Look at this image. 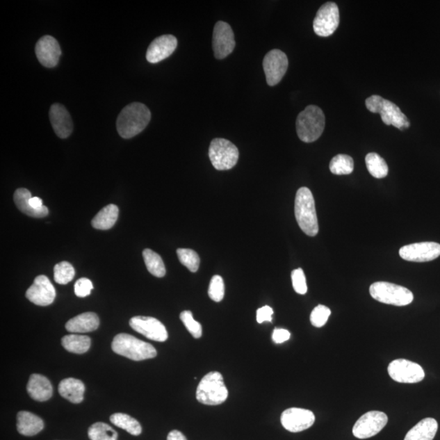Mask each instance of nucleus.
Wrapping results in <instances>:
<instances>
[{"instance_id":"43","label":"nucleus","mask_w":440,"mask_h":440,"mask_svg":"<svg viewBox=\"0 0 440 440\" xmlns=\"http://www.w3.org/2000/svg\"><path fill=\"white\" fill-rule=\"evenodd\" d=\"M29 204L36 210H41L45 207V206L42 204L41 198L37 197H31L29 199Z\"/></svg>"},{"instance_id":"3","label":"nucleus","mask_w":440,"mask_h":440,"mask_svg":"<svg viewBox=\"0 0 440 440\" xmlns=\"http://www.w3.org/2000/svg\"><path fill=\"white\" fill-rule=\"evenodd\" d=\"M325 117L323 110L316 106H307L297 117L298 136L305 143H312L323 135Z\"/></svg>"},{"instance_id":"19","label":"nucleus","mask_w":440,"mask_h":440,"mask_svg":"<svg viewBox=\"0 0 440 440\" xmlns=\"http://www.w3.org/2000/svg\"><path fill=\"white\" fill-rule=\"evenodd\" d=\"M178 41L170 35L159 36L148 47L146 59L149 63L156 64L169 58L176 51Z\"/></svg>"},{"instance_id":"26","label":"nucleus","mask_w":440,"mask_h":440,"mask_svg":"<svg viewBox=\"0 0 440 440\" xmlns=\"http://www.w3.org/2000/svg\"><path fill=\"white\" fill-rule=\"evenodd\" d=\"M31 197V193L28 189L18 188L14 193V202H15L18 209L28 216L44 218L49 215V211L47 206L41 210H36L29 204V199Z\"/></svg>"},{"instance_id":"5","label":"nucleus","mask_w":440,"mask_h":440,"mask_svg":"<svg viewBox=\"0 0 440 440\" xmlns=\"http://www.w3.org/2000/svg\"><path fill=\"white\" fill-rule=\"evenodd\" d=\"M228 396L224 377L219 372L207 373L197 388V400L202 405H220L225 403Z\"/></svg>"},{"instance_id":"32","label":"nucleus","mask_w":440,"mask_h":440,"mask_svg":"<svg viewBox=\"0 0 440 440\" xmlns=\"http://www.w3.org/2000/svg\"><path fill=\"white\" fill-rule=\"evenodd\" d=\"M329 170L338 176L352 174L354 170V161L348 155L339 154L331 160Z\"/></svg>"},{"instance_id":"38","label":"nucleus","mask_w":440,"mask_h":440,"mask_svg":"<svg viewBox=\"0 0 440 440\" xmlns=\"http://www.w3.org/2000/svg\"><path fill=\"white\" fill-rule=\"evenodd\" d=\"M331 311L329 307L324 305H318L311 311L310 320L312 325L316 328L323 327L327 323Z\"/></svg>"},{"instance_id":"37","label":"nucleus","mask_w":440,"mask_h":440,"mask_svg":"<svg viewBox=\"0 0 440 440\" xmlns=\"http://www.w3.org/2000/svg\"><path fill=\"white\" fill-rule=\"evenodd\" d=\"M181 320L193 338L200 339L202 337V325L194 320L190 311H184L181 312Z\"/></svg>"},{"instance_id":"23","label":"nucleus","mask_w":440,"mask_h":440,"mask_svg":"<svg viewBox=\"0 0 440 440\" xmlns=\"http://www.w3.org/2000/svg\"><path fill=\"white\" fill-rule=\"evenodd\" d=\"M44 427V421L39 416L30 413V412H19L17 428L21 434L25 435V437H34L42 432Z\"/></svg>"},{"instance_id":"20","label":"nucleus","mask_w":440,"mask_h":440,"mask_svg":"<svg viewBox=\"0 0 440 440\" xmlns=\"http://www.w3.org/2000/svg\"><path fill=\"white\" fill-rule=\"evenodd\" d=\"M49 117L51 126L56 136L65 139L72 133L74 125L69 112L60 104H54L51 106Z\"/></svg>"},{"instance_id":"14","label":"nucleus","mask_w":440,"mask_h":440,"mask_svg":"<svg viewBox=\"0 0 440 440\" xmlns=\"http://www.w3.org/2000/svg\"><path fill=\"white\" fill-rule=\"evenodd\" d=\"M400 256L410 262L432 261L440 256V245L432 241L407 245L400 248Z\"/></svg>"},{"instance_id":"9","label":"nucleus","mask_w":440,"mask_h":440,"mask_svg":"<svg viewBox=\"0 0 440 440\" xmlns=\"http://www.w3.org/2000/svg\"><path fill=\"white\" fill-rule=\"evenodd\" d=\"M339 9L335 3L323 4L317 12L313 22V30L320 37L332 35L339 26Z\"/></svg>"},{"instance_id":"21","label":"nucleus","mask_w":440,"mask_h":440,"mask_svg":"<svg viewBox=\"0 0 440 440\" xmlns=\"http://www.w3.org/2000/svg\"><path fill=\"white\" fill-rule=\"evenodd\" d=\"M27 391L33 400L44 402L53 396L54 388L46 377L35 373L28 382Z\"/></svg>"},{"instance_id":"8","label":"nucleus","mask_w":440,"mask_h":440,"mask_svg":"<svg viewBox=\"0 0 440 440\" xmlns=\"http://www.w3.org/2000/svg\"><path fill=\"white\" fill-rule=\"evenodd\" d=\"M209 158L213 167L216 170H230L238 162L239 151L231 141L216 138L211 141Z\"/></svg>"},{"instance_id":"40","label":"nucleus","mask_w":440,"mask_h":440,"mask_svg":"<svg viewBox=\"0 0 440 440\" xmlns=\"http://www.w3.org/2000/svg\"><path fill=\"white\" fill-rule=\"evenodd\" d=\"M93 290L92 282L88 278H80L75 283L74 293L79 298H85L91 295Z\"/></svg>"},{"instance_id":"17","label":"nucleus","mask_w":440,"mask_h":440,"mask_svg":"<svg viewBox=\"0 0 440 440\" xmlns=\"http://www.w3.org/2000/svg\"><path fill=\"white\" fill-rule=\"evenodd\" d=\"M56 293L49 278L41 275L35 279L33 285L28 288L26 297L38 306H49L54 302Z\"/></svg>"},{"instance_id":"11","label":"nucleus","mask_w":440,"mask_h":440,"mask_svg":"<svg viewBox=\"0 0 440 440\" xmlns=\"http://www.w3.org/2000/svg\"><path fill=\"white\" fill-rule=\"evenodd\" d=\"M388 373L392 380L400 383H417L422 382L425 377L422 366L405 359L392 361L388 366Z\"/></svg>"},{"instance_id":"41","label":"nucleus","mask_w":440,"mask_h":440,"mask_svg":"<svg viewBox=\"0 0 440 440\" xmlns=\"http://www.w3.org/2000/svg\"><path fill=\"white\" fill-rule=\"evenodd\" d=\"M273 309L271 307L264 306L260 307L257 310V323L262 324L263 323H272Z\"/></svg>"},{"instance_id":"4","label":"nucleus","mask_w":440,"mask_h":440,"mask_svg":"<svg viewBox=\"0 0 440 440\" xmlns=\"http://www.w3.org/2000/svg\"><path fill=\"white\" fill-rule=\"evenodd\" d=\"M112 350L116 354L135 361H145L157 357V351L153 345L127 334L115 336L112 342Z\"/></svg>"},{"instance_id":"36","label":"nucleus","mask_w":440,"mask_h":440,"mask_svg":"<svg viewBox=\"0 0 440 440\" xmlns=\"http://www.w3.org/2000/svg\"><path fill=\"white\" fill-rule=\"evenodd\" d=\"M225 291L223 278L218 275L213 277L210 282L209 290H208V295H209L211 300L216 302H221L224 299Z\"/></svg>"},{"instance_id":"1","label":"nucleus","mask_w":440,"mask_h":440,"mask_svg":"<svg viewBox=\"0 0 440 440\" xmlns=\"http://www.w3.org/2000/svg\"><path fill=\"white\" fill-rule=\"evenodd\" d=\"M151 113L144 104L134 102L126 106L118 115L117 129L122 138L131 139L143 131L149 124Z\"/></svg>"},{"instance_id":"39","label":"nucleus","mask_w":440,"mask_h":440,"mask_svg":"<svg viewBox=\"0 0 440 440\" xmlns=\"http://www.w3.org/2000/svg\"><path fill=\"white\" fill-rule=\"evenodd\" d=\"M293 290L300 295H305L307 292L306 277L302 268L295 269L291 273Z\"/></svg>"},{"instance_id":"18","label":"nucleus","mask_w":440,"mask_h":440,"mask_svg":"<svg viewBox=\"0 0 440 440\" xmlns=\"http://www.w3.org/2000/svg\"><path fill=\"white\" fill-rule=\"evenodd\" d=\"M35 54L42 65L47 68H54L59 63L61 56L60 47L53 36L45 35L38 41Z\"/></svg>"},{"instance_id":"16","label":"nucleus","mask_w":440,"mask_h":440,"mask_svg":"<svg viewBox=\"0 0 440 440\" xmlns=\"http://www.w3.org/2000/svg\"><path fill=\"white\" fill-rule=\"evenodd\" d=\"M315 415L311 411L291 408L283 412L281 423L288 432L298 433L312 427L315 423Z\"/></svg>"},{"instance_id":"35","label":"nucleus","mask_w":440,"mask_h":440,"mask_svg":"<svg viewBox=\"0 0 440 440\" xmlns=\"http://www.w3.org/2000/svg\"><path fill=\"white\" fill-rule=\"evenodd\" d=\"M74 276V268L68 262H60L54 267V280L60 285H66L73 280Z\"/></svg>"},{"instance_id":"10","label":"nucleus","mask_w":440,"mask_h":440,"mask_svg":"<svg viewBox=\"0 0 440 440\" xmlns=\"http://www.w3.org/2000/svg\"><path fill=\"white\" fill-rule=\"evenodd\" d=\"M387 422V415L383 412H368L354 425L352 433L357 439L371 438L380 433L386 427Z\"/></svg>"},{"instance_id":"27","label":"nucleus","mask_w":440,"mask_h":440,"mask_svg":"<svg viewBox=\"0 0 440 440\" xmlns=\"http://www.w3.org/2000/svg\"><path fill=\"white\" fill-rule=\"evenodd\" d=\"M120 210L115 205H108L103 208L98 214L94 217L92 225L94 229L99 230H108L115 226Z\"/></svg>"},{"instance_id":"2","label":"nucleus","mask_w":440,"mask_h":440,"mask_svg":"<svg viewBox=\"0 0 440 440\" xmlns=\"http://www.w3.org/2000/svg\"><path fill=\"white\" fill-rule=\"evenodd\" d=\"M295 214L298 225L307 236H315L319 231L313 195L309 188L298 190L295 197Z\"/></svg>"},{"instance_id":"33","label":"nucleus","mask_w":440,"mask_h":440,"mask_svg":"<svg viewBox=\"0 0 440 440\" xmlns=\"http://www.w3.org/2000/svg\"><path fill=\"white\" fill-rule=\"evenodd\" d=\"M88 437L91 440H117V433L111 425L97 423L88 429Z\"/></svg>"},{"instance_id":"30","label":"nucleus","mask_w":440,"mask_h":440,"mask_svg":"<svg viewBox=\"0 0 440 440\" xmlns=\"http://www.w3.org/2000/svg\"><path fill=\"white\" fill-rule=\"evenodd\" d=\"M145 263L148 271L156 277H163L165 275V264L160 255L152 250L145 249L143 252Z\"/></svg>"},{"instance_id":"31","label":"nucleus","mask_w":440,"mask_h":440,"mask_svg":"<svg viewBox=\"0 0 440 440\" xmlns=\"http://www.w3.org/2000/svg\"><path fill=\"white\" fill-rule=\"evenodd\" d=\"M368 172L375 178H385L388 174V165L381 156L375 153L368 154L366 157Z\"/></svg>"},{"instance_id":"25","label":"nucleus","mask_w":440,"mask_h":440,"mask_svg":"<svg viewBox=\"0 0 440 440\" xmlns=\"http://www.w3.org/2000/svg\"><path fill=\"white\" fill-rule=\"evenodd\" d=\"M438 430L437 421L425 418L407 433L405 440H433Z\"/></svg>"},{"instance_id":"6","label":"nucleus","mask_w":440,"mask_h":440,"mask_svg":"<svg viewBox=\"0 0 440 440\" xmlns=\"http://www.w3.org/2000/svg\"><path fill=\"white\" fill-rule=\"evenodd\" d=\"M366 106L370 112L380 113L383 124L386 125L394 126L400 131L408 129L410 127L408 117L396 104L377 95L368 97Z\"/></svg>"},{"instance_id":"22","label":"nucleus","mask_w":440,"mask_h":440,"mask_svg":"<svg viewBox=\"0 0 440 440\" xmlns=\"http://www.w3.org/2000/svg\"><path fill=\"white\" fill-rule=\"evenodd\" d=\"M100 325V320L94 312H85L70 319L65 325L69 332L85 334L97 330Z\"/></svg>"},{"instance_id":"24","label":"nucleus","mask_w":440,"mask_h":440,"mask_svg":"<svg viewBox=\"0 0 440 440\" xmlns=\"http://www.w3.org/2000/svg\"><path fill=\"white\" fill-rule=\"evenodd\" d=\"M58 391L63 398L73 404H79L83 400L85 386L82 381L76 378H65L60 382Z\"/></svg>"},{"instance_id":"29","label":"nucleus","mask_w":440,"mask_h":440,"mask_svg":"<svg viewBox=\"0 0 440 440\" xmlns=\"http://www.w3.org/2000/svg\"><path fill=\"white\" fill-rule=\"evenodd\" d=\"M110 419L111 422L116 427L126 430V432L135 435V437L142 433V427L138 421L129 415L117 413L111 415Z\"/></svg>"},{"instance_id":"13","label":"nucleus","mask_w":440,"mask_h":440,"mask_svg":"<svg viewBox=\"0 0 440 440\" xmlns=\"http://www.w3.org/2000/svg\"><path fill=\"white\" fill-rule=\"evenodd\" d=\"M236 46L234 33L228 23L218 22L213 32L212 47L215 56L221 60L233 53Z\"/></svg>"},{"instance_id":"12","label":"nucleus","mask_w":440,"mask_h":440,"mask_svg":"<svg viewBox=\"0 0 440 440\" xmlns=\"http://www.w3.org/2000/svg\"><path fill=\"white\" fill-rule=\"evenodd\" d=\"M288 65L287 56L281 50L273 49L264 56L263 66L269 86H276L282 81Z\"/></svg>"},{"instance_id":"44","label":"nucleus","mask_w":440,"mask_h":440,"mask_svg":"<svg viewBox=\"0 0 440 440\" xmlns=\"http://www.w3.org/2000/svg\"><path fill=\"white\" fill-rule=\"evenodd\" d=\"M168 440H187V439L183 433L179 432V430H174L168 434Z\"/></svg>"},{"instance_id":"7","label":"nucleus","mask_w":440,"mask_h":440,"mask_svg":"<svg viewBox=\"0 0 440 440\" xmlns=\"http://www.w3.org/2000/svg\"><path fill=\"white\" fill-rule=\"evenodd\" d=\"M370 293L373 299L385 304L402 307L414 301L413 293L408 288L389 282L373 283Z\"/></svg>"},{"instance_id":"15","label":"nucleus","mask_w":440,"mask_h":440,"mask_svg":"<svg viewBox=\"0 0 440 440\" xmlns=\"http://www.w3.org/2000/svg\"><path fill=\"white\" fill-rule=\"evenodd\" d=\"M130 326L145 337L156 342H165L168 333L165 325L158 319L149 316H134L129 321Z\"/></svg>"},{"instance_id":"34","label":"nucleus","mask_w":440,"mask_h":440,"mask_svg":"<svg viewBox=\"0 0 440 440\" xmlns=\"http://www.w3.org/2000/svg\"><path fill=\"white\" fill-rule=\"evenodd\" d=\"M177 255L184 266L189 271L196 272L200 266V257L196 252L190 249H178Z\"/></svg>"},{"instance_id":"42","label":"nucleus","mask_w":440,"mask_h":440,"mask_svg":"<svg viewBox=\"0 0 440 440\" xmlns=\"http://www.w3.org/2000/svg\"><path fill=\"white\" fill-rule=\"evenodd\" d=\"M291 338V333L284 329H275L272 334V341L277 344L286 342Z\"/></svg>"},{"instance_id":"28","label":"nucleus","mask_w":440,"mask_h":440,"mask_svg":"<svg viewBox=\"0 0 440 440\" xmlns=\"http://www.w3.org/2000/svg\"><path fill=\"white\" fill-rule=\"evenodd\" d=\"M63 348L75 354L86 353L91 347V339L85 335L70 334L61 339Z\"/></svg>"}]
</instances>
